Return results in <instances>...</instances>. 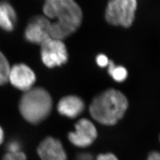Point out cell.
Wrapping results in <instances>:
<instances>
[{"label":"cell","instance_id":"1","mask_svg":"<svg viewBox=\"0 0 160 160\" xmlns=\"http://www.w3.org/2000/svg\"><path fill=\"white\" fill-rule=\"evenodd\" d=\"M43 12L49 20H57L51 23L50 35L58 40L74 33L82 22V12L74 0H46Z\"/></svg>","mask_w":160,"mask_h":160},{"label":"cell","instance_id":"2","mask_svg":"<svg viewBox=\"0 0 160 160\" xmlns=\"http://www.w3.org/2000/svg\"><path fill=\"white\" fill-rule=\"evenodd\" d=\"M128 108V101L122 92L109 88L97 94L89 106L90 115L97 122L108 126L116 124Z\"/></svg>","mask_w":160,"mask_h":160},{"label":"cell","instance_id":"3","mask_svg":"<svg viewBox=\"0 0 160 160\" xmlns=\"http://www.w3.org/2000/svg\"><path fill=\"white\" fill-rule=\"evenodd\" d=\"M53 107L50 94L42 87H32L24 92L18 108L23 118L31 124L37 125L46 120Z\"/></svg>","mask_w":160,"mask_h":160},{"label":"cell","instance_id":"4","mask_svg":"<svg viewBox=\"0 0 160 160\" xmlns=\"http://www.w3.org/2000/svg\"><path fill=\"white\" fill-rule=\"evenodd\" d=\"M137 9V0H109L105 18L111 25L129 28L135 20Z\"/></svg>","mask_w":160,"mask_h":160},{"label":"cell","instance_id":"5","mask_svg":"<svg viewBox=\"0 0 160 160\" xmlns=\"http://www.w3.org/2000/svg\"><path fill=\"white\" fill-rule=\"evenodd\" d=\"M40 46L41 59L47 67H61L68 62V53L62 40L50 38Z\"/></svg>","mask_w":160,"mask_h":160},{"label":"cell","instance_id":"6","mask_svg":"<svg viewBox=\"0 0 160 160\" xmlns=\"http://www.w3.org/2000/svg\"><path fill=\"white\" fill-rule=\"evenodd\" d=\"M51 22L45 16H34L30 20L24 30L26 40L40 46L51 38Z\"/></svg>","mask_w":160,"mask_h":160},{"label":"cell","instance_id":"7","mask_svg":"<svg viewBox=\"0 0 160 160\" xmlns=\"http://www.w3.org/2000/svg\"><path fill=\"white\" fill-rule=\"evenodd\" d=\"M68 140L74 145L86 148L94 142L97 137L96 126L87 119H81L75 124L74 131L68 133Z\"/></svg>","mask_w":160,"mask_h":160},{"label":"cell","instance_id":"8","mask_svg":"<svg viewBox=\"0 0 160 160\" xmlns=\"http://www.w3.org/2000/svg\"><path fill=\"white\" fill-rule=\"evenodd\" d=\"M36 77L33 71L24 63H18L10 67L8 82L18 90L26 92L33 87Z\"/></svg>","mask_w":160,"mask_h":160},{"label":"cell","instance_id":"9","mask_svg":"<svg viewBox=\"0 0 160 160\" xmlns=\"http://www.w3.org/2000/svg\"><path fill=\"white\" fill-rule=\"evenodd\" d=\"M41 160H67V154L62 142L57 138L48 137L42 141L37 149Z\"/></svg>","mask_w":160,"mask_h":160},{"label":"cell","instance_id":"10","mask_svg":"<svg viewBox=\"0 0 160 160\" xmlns=\"http://www.w3.org/2000/svg\"><path fill=\"white\" fill-rule=\"evenodd\" d=\"M84 109V101L80 97L74 95L62 97L57 104L58 113L70 119H74L79 116Z\"/></svg>","mask_w":160,"mask_h":160},{"label":"cell","instance_id":"11","mask_svg":"<svg viewBox=\"0 0 160 160\" xmlns=\"http://www.w3.org/2000/svg\"><path fill=\"white\" fill-rule=\"evenodd\" d=\"M17 16L14 7L8 2H0V28L3 30L10 32L17 24Z\"/></svg>","mask_w":160,"mask_h":160},{"label":"cell","instance_id":"12","mask_svg":"<svg viewBox=\"0 0 160 160\" xmlns=\"http://www.w3.org/2000/svg\"><path fill=\"white\" fill-rule=\"evenodd\" d=\"M108 67V73L115 81L122 82L127 78L128 71L125 67L122 66H116L114 62L112 60H109Z\"/></svg>","mask_w":160,"mask_h":160},{"label":"cell","instance_id":"13","mask_svg":"<svg viewBox=\"0 0 160 160\" xmlns=\"http://www.w3.org/2000/svg\"><path fill=\"white\" fill-rule=\"evenodd\" d=\"M10 66L5 55L0 51V86L8 82Z\"/></svg>","mask_w":160,"mask_h":160},{"label":"cell","instance_id":"14","mask_svg":"<svg viewBox=\"0 0 160 160\" xmlns=\"http://www.w3.org/2000/svg\"><path fill=\"white\" fill-rule=\"evenodd\" d=\"M26 155L23 152L20 151L16 153H8L4 155L2 160H26Z\"/></svg>","mask_w":160,"mask_h":160},{"label":"cell","instance_id":"15","mask_svg":"<svg viewBox=\"0 0 160 160\" xmlns=\"http://www.w3.org/2000/svg\"><path fill=\"white\" fill-rule=\"evenodd\" d=\"M21 144L16 140H12L7 144V152L8 153H16L21 151Z\"/></svg>","mask_w":160,"mask_h":160},{"label":"cell","instance_id":"16","mask_svg":"<svg viewBox=\"0 0 160 160\" xmlns=\"http://www.w3.org/2000/svg\"><path fill=\"white\" fill-rule=\"evenodd\" d=\"M109 60L108 58L104 54H100L96 57V62L97 64L100 67L104 68L108 67L109 64Z\"/></svg>","mask_w":160,"mask_h":160},{"label":"cell","instance_id":"17","mask_svg":"<svg viewBox=\"0 0 160 160\" xmlns=\"http://www.w3.org/2000/svg\"><path fill=\"white\" fill-rule=\"evenodd\" d=\"M96 160H119L118 158L112 153L101 154L97 156Z\"/></svg>","mask_w":160,"mask_h":160},{"label":"cell","instance_id":"18","mask_svg":"<svg viewBox=\"0 0 160 160\" xmlns=\"http://www.w3.org/2000/svg\"><path fill=\"white\" fill-rule=\"evenodd\" d=\"M147 160H160V152L152 151L148 155Z\"/></svg>","mask_w":160,"mask_h":160},{"label":"cell","instance_id":"19","mask_svg":"<svg viewBox=\"0 0 160 160\" xmlns=\"http://www.w3.org/2000/svg\"><path fill=\"white\" fill-rule=\"evenodd\" d=\"M77 160H92V157L88 154H81L77 157Z\"/></svg>","mask_w":160,"mask_h":160},{"label":"cell","instance_id":"20","mask_svg":"<svg viewBox=\"0 0 160 160\" xmlns=\"http://www.w3.org/2000/svg\"><path fill=\"white\" fill-rule=\"evenodd\" d=\"M4 139V133L2 128L0 126V145L2 143Z\"/></svg>","mask_w":160,"mask_h":160},{"label":"cell","instance_id":"21","mask_svg":"<svg viewBox=\"0 0 160 160\" xmlns=\"http://www.w3.org/2000/svg\"></svg>","mask_w":160,"mask_h":160}]
</instances>
